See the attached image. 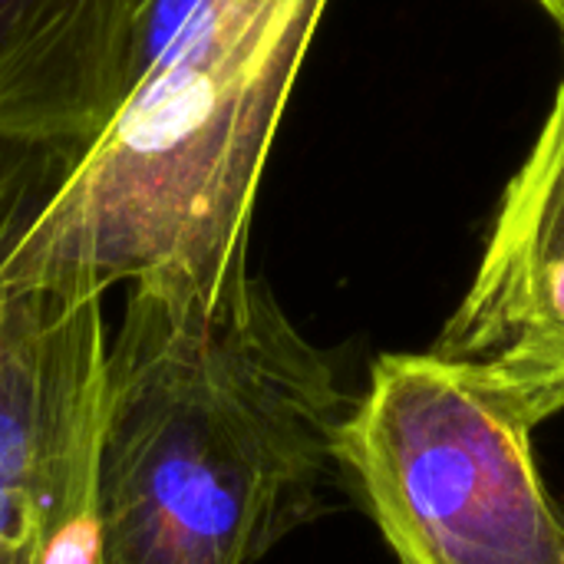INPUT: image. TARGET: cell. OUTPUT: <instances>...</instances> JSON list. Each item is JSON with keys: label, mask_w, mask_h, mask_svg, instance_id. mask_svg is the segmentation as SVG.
<instances>
[{"label": "cell", "mask_w": 564, "mask_h": 564, "mask_svg": "<svg viewBox=\"0 0 564 564\" xmlns=\"http://www.w3.org/2000/svg\"><path fill=\"white\" fill-rule=\"evenodd\" d=\"M539 3H542L552 17H562L564 13V0H539Z\"/></svg>", "instance_id": "obj_7"}, {"label": "cell", "mask_w": 564, "mask_h": 564, "mask_svg": "<svg viewBox=\"0 0 564 564\" xmlns=\"http://www.w3.org/2000/svg\"><path fill=\"white\" fill-rule=\"evenodd\" d=\"M327 0H195L109 122L0 149V278L102 297L248 268L258 182Z\"/></svg>", "instance_id": "obj_2"}, {"label": "cell", "mask_w": 564, "mask_h": 564, "mask_svg": "<svg viewBox=\"0 0 564 564\" xmlns=\"http://www.w3.org/2000/svg\"><path fill=\"white\" fill-rule=\"evenodd\" d=\"M149 0H0V149L93 139L126 96Z\"/></svg>", "instance_id": "obj_6"}, {"label": "cell", "mask_w": 564, "mask_h": 564, "mask_svg": "<svg viewBox=\"0 0 564 564\" xmlns=\"http://www.w3.org/2000/svg\"><path fill=\"white\" fill-rule=\"evenodd\" d=\"M354 406L248 268L135 281L106 344L99 564H258L317 522Z\"/></svg>", "instance_id": "obj_1"}, {"label": "cell", "mask_w": 564, "mask_h": 564, "mask_svg": "<svg viewBox=\"0 0 564 564\" xmlns=\"http://www.w3.org/2000/svg\"><path fill=\"white\" fill-rule=\"evenodd\" d=\"M542 420L486 367L383 354L337 436L340 482L400 564H564Z\"/></svg>", "instance_id": "obj_3"}, {"label": "cell", "mask_w": 564, "mask_h": 564, "mask_svg": "<svg viewBox=\"0 0 564 564\" xmlns=\"http://www.w3.org/2000/svg\"><path fill=\"white\" fill-rule=\"evenodd\" d=\"M102 297L0 278V564H99Z\"/></svg>", "instance_id": "obj_4"}, {"label": "cell", "mask_w": 564, "mask_h": 564, "mask_svg": "<svg viewBox=\"0 0 564 564\" xmlns=\"http://www.w3.org/2000/svg\"><path fill=\"white\" fill-rule=\"evenodd\" d=\"M433 350L486 367L542 423L564 413V73Z\"/></svg>", "instance_id": "obj_5"}]
</instances>
